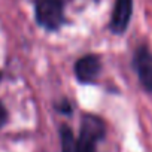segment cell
Here are the masks:
<instances>
[{
    "label": "cell",
    "mask_w": 152,
    "mask_h": 152,
    "mask_svg": "<svg viewBox=\"0 0 152 152\" xmlns=\"http://www.w3.org/2000/svg\"><path fill=\"white\" fill-rule=\"evenodd\" d=\"M133 66L142 87L148 93H152V52L146 46H140L136 51Z\"/></svg>",
    "instance_id": "obj_3"
},
{
    "label": "cell",
    "mask_w": 152,
    "mask_h": 152,
    "mask_svg": "<svg viewBox=\"0 0 152 152\" xmlns=\"http://www.w3.org/2000/svg\"><path fill=\"white\" fill-rule=\"evenodd\" d=\"M36 20L48 30H57L64 21V0H37Z\"/></svg>",
    "instance_id": "obj_2"
},
{
    "label": "cell",
    "mask_w": 152,
    "mask_h": 152,
    "mask_svg": "<svg viewBox=\"0 0 152 152\" xmlns=\"http://www.w3.org/2000/svg\"><path fill=\"white\" fill-rule=\"evenodd\" d=\"M102 64L97 55H85L78 60L75 66V73L76 78L84 84H91L97 79V76L100 73Z\"/></svg>",
    "instance_id": "obj_4"
},
{
    "label": "cell",
    "mask_w": 152,
    "mask_h": 152,
    "mask_svg": "<svg viewBox=\"0 0 152 152\" xmlns=\"http://www.w3.org/2000/svg\"><path fill=\"white\" fill-rule=\"evenodd\" d=\"M6 119H8V112H6L5 106H3L2 103H0V128H2V127L5 125Z\"/></svg>",
    "instance_id": "obj_7"
},
{
    "label": "cell",
    "mask_w": 152,
    "mask_h": 152,
    "mask_svg": "<svg viewBox=\"0 0 152 152\" xmlns=\"http://www.w3.org/2000/svg\"><path fill=\"white\" fill-rule=\"evenodd\" d=\"M131 14H133V0H116L110 21V28L118 34L124 33L128 27Z\"/></svg>",
    "instance_id": "obj_5"
},
{
    "label": "cell",
    "mask_w": 152,
    "mask_h": 152,
    "mask_svg": "<svg viewBox=\"0 0 152 152\" xmlns=\"http://www.w3.org/2000/svg\"><path fill=\"white\" fill-rule=\"evenodd\" d=\"M104 136V124L100 118L87 115L82 119L81 134L76 140V152H96V145Z\"/></svg>",
    "instance_id": "obj_1"
},
{
    "label": "cell",
    "mask_w": 152,
    "mask_h": 152,
    "mask_svg": "<svg viewBox=\"0 0 152 152\" xmlns=\"http://www.w3.org/2000/svg\"><path fill=\"white\" fill-rule=\"evenodd\" d=\"M60 140H61V152H76V139L69 127L66 125L61 127Z\"/></svg>",
    "instance_id": "obj_6"
}]
</instances>
